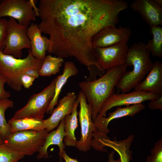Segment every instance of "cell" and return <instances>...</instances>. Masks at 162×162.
Masks as SVG:
<instances>
[{
  "instance_id": "32",
  "label": "cell",
  "mask_w": 162,
  "mask_h": 162,
  "mask_svg": "<svg viewBox=\"0 0 162 162\" xmlns=\"http://www.w3.org/2000/svg\"><path fill=\"white\" fill-rule=\"evenodd\" d=\"M25 74L35 79L38 78L39 75L38 71L33 69H30L27 70Z\"/></svg>"
},
{
  "instance_id": "24",
  "label": "cell",
  "mask_w": 162,
  "mask_h": 162,
  "mask_svg": "<svg viewBox=\"0 0 162 162\" xmlns=\"http://www.w3.org/2000/svg\"><path fill=\"white\" fill-rule=\"evenodd\" d=\"M152 38L147 45L150 53L154 56L162 57V28L158 26H150Z\"/></svg>"
},
{
  "instance_id": "11",
  "label": "cell",
  "mask_w": 162,
  "mask_h": 162,
  "mask_svg": "<svg viewBox=\"0 0 162 162\" xmlns=\"http://www.w3.org/2000/svg\"><path fill=\"white\" fill-rule=\"evenodd\" d=\"M127 44H118L106 47H94V54L101 68L105 71L125 64L129 49Z\"/></svg>"
},
{
  "instance_id": "20",
  "label": "cell",
  "mask_w": 162,
  "mask_h": 162,
  "mask_svg": "<svg viewBox=\"0 0 162 162\" xmlns=\"http://www.w3.org/2000/svg\"><path fill=\"white\" fill-rule=\"evenodd\" d=\"M78 73V68L73 62L68 61L64 62L62 74L57 76L54 96L47 110V114H51L54 107L58 104L59 95L68 79L71 76H76Z\"/></svg>"
},
{
  "instance_id": "15",
  "label": "cell",
  "mask_w": 162,
  "mask_h": 162,
  "mask_svg": "<svg viewBox=\"0 0 162 162\" xmlns=\"http://www.w3.org/2000/svg\"><path fill=\"white\" fill-rule=\"evenodd\" d=\"M134 137L131 134L121 140H117L115 138L112 140L108 136L102 138L98 140L93 148L98 151L106 152V147L111 148L119 154L121 162H130L133 159L130 147Z\"/></svg>"
},
{
  "instance_id": "33",
  "label": "cell",
  "mask_w": 162,
  "mask_h": 162,
  "mask_svg": "<svg viewBox=\"0 0 162 162\" xmlns=\"http://www.w3.org/2000/svg\"><path fill=\"white\" fill-rule=\"evenodd\" d=\"M62 158L65 160V162H78L76 159H73L69 157L64 151L62 155Z\"/></svg>"
},
{
  "instance_id": "13",
  "label": "cell",
  "mask_w": 162,
  "mask_h": 162,
  "mask_svg": "<svg viewBox=\"0 0 162 162\" xmlns=\"http://www.w3.org/2000/svg\"><path fill=\"white\" fill-rule=\"evenodd\" d=\"M110 24L101 29L94 36V47L104 48L118 44H127L131 34L130 28H116Z\"/></svg>"
},
{
  "instance_id": "19",
  "label": "cell",
  "mask_w": 162,
  "mask_h": 162,
  "mask_svg": "<svg viewBox=\"0 0 162 162\" xmlns=\"http://www.w3.org/2000/svg\"><path fill=\"white\" fill-rule=\"evenodd\" d=\"M64 118L61 121L56 129L51 131L47 134L43 146L38 152L37 159L49 158L47 152L48 148L51 145H56L59 148V162H62V155L65 148V145L63 143L65 135Z\"/></svg>"
},
{
  "instance_id": "37",
  "label": "cell",
  "mask_w": 162,
  "mask_h": 162,
  "mask_svg": "<svg viewBox=\"0 0 162 162\" xmlns=\"http://www.w3.org/2000/svg\"></svg>"
},
{
  "instance_id": "28",
  "label": "cell",
  "mask_w": 162,
  "mask_h": 162,
  "mask_svg": "<svg viewBox=\"0 0 162 162\" xmlns=\"http://www.w3.org/2000/svg\"><path fill=\"white\" fill-rule=\"evenodd\" d=\"M8 20L0 18V51L3 50L6 36Z\"/></svg>"
},
{
  "instance_id": "21",
  "label": "cell",
  "mask_w": 162,
  "mask_h": 162,
  "mask_svg": "<svg viewBox=\"0 0 162 162\" xmlns=\"http://www.w3.org/2000/svg\"><path fill=\"white\" fill-rule=\"evenodd\" d=\"M79 104L77 98L74 104L71 113L64 118V130L65 135L63 141L66 146L75 147L77 140L75 135V131L78 127L77 107Z\"/></svg>"
},
{
  "instance_id": "30",
  "label": "cell",
  "mask_w": 162,
  "mask_h": 162,
  "mask_svg": "<svg viewBox=\"0 0 162 162\" xmlns=\"http://www.w3.org/2000/svg\"><path fill=\"white\" fill-rule=\"evenodd\" d=\"M148 108L152 110H162V95L157 99L149 100L148 104Z\"/></svg>"
},
{
  "instance_id": "14",
  "label": "cell",
  "mask_w": 162,
  "mask_h": 162,
  "mask_svg": "<svg viewBox=\"0 0 162 162\" xmlns=\"http://www.w3.org/2000/svg\"><path fill=\"white\" fill-rule=\"evenodd\" d=\"M77 97L74 92H70L60 99L57 106L54 108L50 117L43 119L44 129L49 132L57 128L61 121L71 113Z\"/></svg>"
},
{
  "instance_id": "4",
  "label": "cell",
  "mask_w": 162,
  "mask_h": 162,
  "mask_svg": "<svg viewBox=\"0 0 162 162\" xmlns=\"http://www.w3.org/2000/svg\"><path fill=\"white\" fill-rule=\"evenodd\" d=\"M2 50L0 51V74L5 78L6 83L11 88L20 91L22 86L20 81L21 76L30 69L39 71L43 61L35 58L30 50L27 57L23 59L4 54Z\"/></svg>"
},
{
  "instance_id": "16",
  "label": "cell",
  "mask_w": 162,
  "mask_h": 162,
  "mask_svg": "<svg viewBox=\"0 0 162 162\" xmlns=\"http://www.w3.org/2000/svg\"><path fill=\"white\" fill-rule=\"evenodd\" d=\"M150 26L162 25V8L153 0H135L130 6Z\"/></svg>"
},
{
  "instance_id": "9",
  "label": "cell",
  "mask_w": 162,
  "mask_h": 162,
  "mask_svg": "<svg viewBox=\"0 0 162 162\" xmlns=\"http://www.w3.org/2000/svg\"><path fill=\"white\" fill-rule=\"evenodd\" d=\"M36 16L30 0L0 1V18L9 16L20 24L28 26L31 21H36Z\"/></svg>"
},
{
  "instance_id": "7",
  "label": "cell",
  "mask_w": 162,
  "mask_h": 162,
  "mask_svg": "<svg viewBox=\"0 0 162 162\" xmlns=\"http://www.w3.org/2000/svg\"><path fill=\"white\" fill-rule=\"evenodd\" d=\"M28 27L20 24L14 18H9L4 46L2 50L4 54L20 58L23 49H31L30 41L27 35Z\"/></svg>"
},
{
  "instance_id": "5",
  "label": "cell",
  "mask_w": 162,
  "mask_h": 162,
  "mask_svg": "<svg viewBox=\"0 0 162 162\" xmlns=\"http://www.w3.org/2000/svg\"><path fill=\"white\" fill-rule=\"evenodd\" d=\"M57 79V76L40 92L32 95L26 105L16 111L11 118L16 119L27 117L43 120L54 96Z\"/></svg>"
},
{
  "instance_id": "6",
  "label": "cell",
  "mask_w": 162,
  "mask_h": 162,
  "mask_svg": "<svg viewBox=\"0 0 162 162\" xmlns=\"http://www.w3.org/2000/svg\"><path fill=\"white\" fill-rule=\"evenodd\" d=\"M49 132L45 129L17 131L4 141V144L24 155H32L38 152L43 146Z\"/></svg>"
},
{
  "instance_id": "18",
  "label": "cell",
  "mask_w": 162,
  "mask_h": 162,
  "mask_svg": "<svg viewBox=\"0 0 162 162\" xmlns=\"http://www.w3.org/2000/svg\"><path fill=\"white\" fill-rule=\"evenodd\" d=\"M135 90L162 95V62L157 61L146 78L134 88Z\"/></svg>"
},
{
  "instance_id": "23",
  "label": "cell",
  "mask_w": 162,
  "mask_h": 162,
  "mask_svg": "<svg viewBox=\"0 0 162 162\" xmlns=\"http://www.w3.org/2000/svg\"><path fill=\"white\" fill-rule=\"evenodd\" d=\"M64 62L63 58L61 57L53 56L50 54L46 56L38 71L39 75L50 76L56 74L59 72Z\"/></svg>"
},
{
  "instance_id": "2",
  "label": "cell",
  "mask_w": 162,
  "mask_h": 162,
  "mask_svg": "<svg viewBox=\"0 0 162 162\" xmlns=\"http://www.w3.org/2000/svg\"><path fill=\"white\" fill-rule=\"evenodd\" d=\"M125 64L107 70L98 79L91 81H82L79 86L91 109L93 122L105 101L114 93L115 88L122 74L126 71Z\"/></svg>"
},
{
  "instance_id": "35",
  "label": "cell",
  "mask_w": 162,
  "mask_h": 162,
  "mask_svg": "<svg viewBox=\"0 0 162 162\" xmlns=\"http://www.w3.org/2000/svg\"><path fill=\"white\" fill-rule=\"evenodd\" d=\"M155 3L159 6L161 8L162 7V0H153Z\"/></svg>"
},
{
  "instance_id": "26",
  "label": "cell",
  "mask_w": 162,
  "mask_h": 162,
  "mask_svg": "<svg viewBox=\"0 0 162 162\" xmlns=\"http://www.w3.org/2000/svg\"><path fill=\"white\" fill-rule=\"evenodd\" d=\"M24 156L4 143L0 144V162H18Z\"/></svg>"
},
{
  "instance_id": "36",
  "label": "cell",
  "mask_w": 162,
  "mask_h": 162,
  "mask_svg": "<svg viewBox=\"0 0 162 162\" xmlns=\"http://www.w3.org/2000/svg\"><path fill=\"white\" fill-rule=\"evenodd\" d=\"M4 140L0 134V144H4Z\"/></svg>"
},
{
  "instance_id": "27",
  "label": "cell",
  "mask_w": 162,
  "mask_h": 162,
  "mask_svg": "<svg viewBox=\"0 0 162 162\" xmlns=\"http://www.w3.org/2000/svg\"><path fill=\"white\" fill-rule=\"evenodd\" d=\"M151 153L146 158V162H162V138L155 143Z\"/></svg>"
},
{
  "instance_id": "34",
  "label": "cell",
  "mask_w": 162,
  "mask_h": 162,
  "mask_svg": "<svg viewBox=\"0 0 162 162\" xmlns=\"http://www.w3.org/2000/svg\"><path fill=\"white\" fill-rule=\"evenodd\" d=\"M114 153L113 151H111L109 153L108 162H121L120 158L117 160L114 159Z\"/></svg>"
},
{
  "instance_id": "10",
  "label": "cell",
  "mask_w": 162,
  "mask_h": 162,
  "mask_svg": "<svg viewBox=\"0 0 162 162\" xmlns=\"http://www.w3.org/2000/svg\"><path fill=\"white\" fill-rule=\"evenodd\" d=\"M145 107L141 103L124 107H118L115 111L109 113L107 117L97 116L93 122L95 130L93 133L92 144H94L99 139L107 136L110 131L108 125L112 120L127 116H134L143 110Z\"/></svg>"
},
{
  "instance_id": "12",
  "label": "cell",
  "mask_w": 162,
  "mask_h": 162,
  "mask_svg": "<svg viewBox=\"0 0 162 162\" xmlns=\"http://www.w3.org/2000/svg\"><path fill=\"white\" fill-rule=\"evenodd\" d=\"M160 96L149 92L136 90L127 93H114L104 102L97 116L106 117V112L114 107L141 104L145 101L157 99Z\"/></svg>"
},
{
  "instance_id": "17",
  "label": "cell",
  "mask_w": 162,
  "mask_h": 162,
  "mask_svg": "<svg viewBox=\"0 0 162 162\" xmlns=\"http://www.w3.org/2000/svg\"><path fill=\"white\" fill-rule=\"evenodd\" d=\"M41 33L38 25L32 23L28 27L27 35L30 41V50L32 55L36 59L43 61L50 48V41L49 38L42 36Z\"/></svg>"
},
{
  "instance_id": "22",
  "label": "cell",
  "mask_w": 162,
  "mask_h": 162,
  "mask_svg": "<svg viewBox=\"0 0 162 162\" xmlns=\"http://www.w3.org/2000/svg\"><path fill=\"white\" fill-rule=\"evenodd\" d=\"M8 123L11 134L19 131H39L44 129L43 119L27 117L16 119L11 118Z\"/></svg>"
},
{
  "instance_id": "29",
  "label": "cell",
  "mask_w": 162,
  "mask_h": 162,
  "mask_svg": "<svg viewBox=\"0 0 162 162\" xmlns=\"http://www.w3.org/2000/svg\"><path fill=\"white\" fill-rule=\"evenodd\" d=\"M5 83V78L0 74V100L8 99L11 96L10 92L4 89V85Z\"/></svg>"
},
{
  "instance_id": "25",
  "label": "cell",
  "mask_w": 162,
  "mask_h": 162,
  "mask_svg": "<svg viewBox=\"0 0 162 162\" xmlns=\"http://www.w3.org/2000/svg\"><path fill=\"white\" fill-rule=\"evenodd\" d=\"M14 102L8 99L0 100V134L4 141L11 134L8 123L5 117V113L9 108H13Z\"/></svg>"
},
{
  "instance_id": "31",
  "label": "cell",
  "mask_w": 162,
  "mask_h": 162,
  "mask_svg": "<svg viewBox=\"0 0 162 162\" xmlns=\"http://www.w3.org/2000/svg\"><path fill=\"white\" fill-rule=\"evenodd\" d=\"M35 78L24 74L20 78V82L22 86L26 88H28L32 84Z\"/></svg>"
},
{
  "instance_id": "3",
  "label": "cell",
  "mask_w": 162,
  "mask_h": 162,
  "mask_svg": "<svg viewBox=\"0 0 162 162\" xmlns=\"http://www.w3.org/2000/svg\"><path fill=\"white\" fill-rule=\"evenodd\" d=\"M150 55L147 44L142 42L134 43L129 48L125 64L133 66V68L121 75L115 86L119 92L128 93L142 81L153 64Z\"/></svg>"
},
{
  "instance_id": "1",
  "label": "cell",
  "mask_w": 162,
  "mask_h": 162,
  "mask_svg": "<svg viewBox=\"0 0 162 162\" xmlns=\"http://www.w3.org/2000/svg\"><path fill=\"white\" fill-rule=\"evenodd\" d=\"M128 8L123 0H40L38 26L49 36L50 54L73 57L90 74L100 66L93 52V38L102 28L118 23Z\"/></svg>"
},
{
  "instance_id": "8",
  "label": "cell",
  "mask_w": 162,
  "mask_h": 162,
  "mask_svg": "<svg viewBox=\"0 0 162 162\" xmlns=\"http://www.w3.org/2000/svg\"><path fill=\"white\" fill-rule=\"evenodd\" d=\"M77 99L80 105L79 120L81 128V137L77 141L75 146L79 151L86 152L90 149L93 133L95 128L92 120L91 109L81 91Z\"/></svg>"
}]
</instances>
